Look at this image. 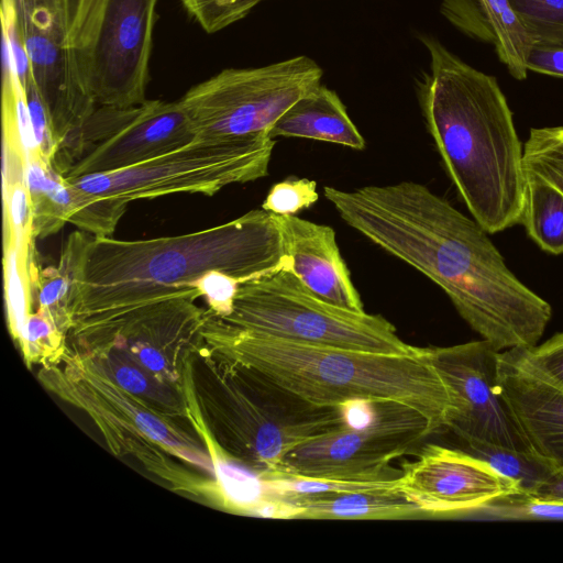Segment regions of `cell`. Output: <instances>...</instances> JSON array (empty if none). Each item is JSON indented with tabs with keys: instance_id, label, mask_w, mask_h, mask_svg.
I'll use <instances>...</instances> for the list:
<instances>
[{
	"instance_id": "1",
	"label": "cell",
	"mask_w": 563,
	"mask_h": 563,
	"mask_svg": "<svg viewBox=\"0 0 563 563\" xmlns=\"http://www.w3.org/2000/svg\"><path fill=\"white\" fill-rule=\"evenodd\" d=\"M323 195L344 222L439 286L496 350L531 347L550 303L507 266L488 232L427 186L404 180Z\"/></svg>"
},
{
	"instance_id": "2",
	"label": "cell",
	"mask_w": 563,
	"mask_h": 563,
	"mask_svg": "<svg viewBox=\"0 0 563 563\" xmlns=\"http://www.w3.org/2000/svg\"><path fill=\"white\" fill-rule=\"evenodd\" d=\"M283 267L291 268V258L279 217L264 209L197 232L150 240L86 232L71 329L175 297L197 299L212 272L244 283Z\"/></svg>"
},
{
	"instance_id": "3",
	"label": "cell",
	"mask_w": 563,
	"mask_h": 563,
	"mask_svg": "<svg viewBox=\"0 0 563 563\" xmlns=\"http://www.w3.org/2000/svg\"><path fill=\"white\" fill-rule=\"evenodd\" d=\"M430 56L417 80L427 129L472 218L488 233L520 222L526 192L523 145L495 77L419 34Z\"/></svg>"
},
{
	"instance_id": "4",
	"label": "cell",
	"mask_w": 563,
	"mask_h": 563,
	"mask_svg": "<svg viewBox=\"0 0 563 563\" xmlns=\"http://www.w3.org/2000/svg\"><path fill=\"white\" fill-rule=\"evenodd\" d=\"M203 340L218 356L249 365L307 401L340 407L396 401L446 428L451 399L429 349L386 354L296 343L232 327L208 311Z\"/></svg>"
},
{
	"instance_id": "5",
	"label": "cell",
	"mask_w": 563,
	"mask_h": 563,
	"mask_svg": "<svg viewBox=\"0 0 563 563\" xmlns=\"http://www.w3.org/2000/svg\"><path fill=\"white\" fill-rule=\"evenodd\" d=\"M218 420L224 453L260 477L282 473L302 443L349 424L344 406H318L262 372L222 357Z\"/></svg>"
},
{
	"instance_id": "6",
	"label": "cell",
	"mask_w": 563,
	"mask_h": 563,
	"mask_svg": "<svg viewBox=\"0 0 563 563\" xmlns=\"http://www.w3.org/2000/svg\"><path fill=\"white\" fill-rule=\"evenodd\" d=\"M218 318L247 332L301 344L386 354H412L421 349L402 341L379 314L320 299L290 267L240 284L231 312Z\"/></svg>"
},
{
	"instance_id": "7",
	"label": "cell",
	"mask_w": 563,
	"mask_h": 563,
	"mask_svg": "<svg viewBox=\"0 0 563 563\" xmlns=\"http://www.w3.org/2000/svg\"><path fill=\"white\" fill-rule=\"evenodd\" d=\"M323 70L298 55L261 67L225 68L192 86L178 101L195 140L269 141L276 121L321 85Z\"/></svg>"
},
{
	"instance_id": "8",
	"label": "cell",
	"mask_w": 563,
	"mask_h": 563,
	"mask_svg": "<svg viewBox=\"0 0 563 563\" xmlns=\"http://www.w3.org/2000/svg\"><path fill=\"white\" fill-rule=\"evenodd\" d=\"M275 140L200 141L122 169L68 179L102 198L130 202L172 194L212 196L268 175Z\"/></svg>"
},
{
	"instance_id": "9",
	"label": "cell",
	"mask_w": 563,
	"mask_h": 563,
	"mask_svg": "<svg viewBox=\"0 0 563 563\" xmlns=\"http://www.w3.org/2000/svg\"><path fill=\"white\" fill-rule=\"evenodd\" d=\"M9 1L57 144L54 157L70 162L81 128L97 107L82 86L73 46L77 0Z\"/></svg>"
},
{
	"instance_id": "10",
	"label": "cell",
	"mask_w": 563,
	"mask_h": 563,
	"mask_svg": "<svg viewBox=\"0 0 563 563\" xmlns=\"http://www.w3.org/2000/svg\"><path fill=\"white\" fill-rule=\"evenodd\" d=\"M435 432L416 409L396 401H374L360 423H349L289 452L279 474L325 479L391 478L390 462Z\"/></svg>"
},
{
	"instance_id": "11",
	"label": "cell",
	"mask_w": 563,
	"mask_h": 563,
	"mask_svg": "<svg viewBox=\"0 0 563 563\" xmlns=\"http://www.w3.org/2000/svg\"><path fill=\"white\" fill-rule=\"evenodd\" d=\"M158 1H102L95 26L76 56L82 86L97 106L131 108L147 100Z\"/></svg>"
},
{
	"instance_id": "12",
	"label": "cell",
	"mask_w": 563,
	"mask_h": 563,
	"mask_svg": "<svg viewBox=\"0 0 563 563\" xmlns=\"http://www.w3.org/2000/svg\"><path fill=\"white\" fill-rule=\"evenodd\" d=\"M428 349L451 399L446 429L464 443L532 451L499 389L500 351L486 340Z\"/></svg>"
},
{
	"instance_id": "13",
	"label": "cell",
	"mask_w": 563,
	"mask_h": 563,
	"mask_svg": "<svg viewBox=\"0 0 563 563\" xmlns=\"http://www.w3.org/2000/svg\"><path fill=\"white\" fill-rule=\"evenodd\" d=\"M398 490L424 515H471L488 503L521 492L518 483L467 451L428 444L405 465Z\"/></svg>"
},
{
	"instance_id": "14",
	"label": "cell",
	"mask_w": 563,
	"mask_h": 563,
	"mask_svg": "<svg viewBox=\"0 0 563 563\" xmlns=\"http://www.w3.org/2000/svg\"><path fill=\"white\" fill-rule=\"evenodd\" d=\"M179 101L146 100L108 137L92 145L65 175L75 178L134 166L194 141Z\"/></svg>"
},
{
	"instance_id": "15",
	"label": "cell",
	"mask_w": 563,
	"mask_h": 563,
	"mask_svg": "<svg viewBox=\"0 0 563 563\" xmlns=\"http://www.w3.org/2000/svg\"><path fill=\"white\" fill-rule=\"evenodd\" d=\"M24 175L34 238L55 234L67 222L95 236H111L126 210L124 201L79 189L38 155L25 159Z\"/></svg>"
},
{
	"instance_id": "16",
	"label": "cell",
	"mask_w": 563,
	"mask_h": 563,
	"mask_svg": "<svg viewBox=\"0 0 563 563\" xmlns=\"http://www.w3.org/2000/svg\"><path fill=\"white\" fill-rule=\"evenodd\" d=\"M498 383L530 449L563 465V389L533 373L514 349L499 353Z\"/></svg>"
},
{
	"instance_id": "17",
	"label": "cell",
	"mask_w": 563,
	"mask_h": 563,
	"mask_svg": "<svg viewBox=\"0 0 563 563\" xmlns=\"http://www.w3.org/2000/svg\"><path fill=\"white\" fill-rule=\"evenodd\" d=\"M291 272L317 297L363 312L360 294L341 255L333 228L297 216H278Z\"/></svg>"
},
{
	"instance_id": "18",
	"label": "cell",
	"mask_w": 563,
	"mask_h": 563,
	"mask_svg": "<svg viewBox=\"0 0 563 563\" xmlns=\"http://www.w3.org/2000/svg\"><path fill=\"white\" fill-rule=\"evenodd\" d=\"M440 12L466 36L493 45L511 76L526 79L533 42L509 0H440Z\"/></svg>"
},
{
	"instance_id": "19",
	"label": "cell",
	"mask_w": 563,
	"mask_h": 563,
	"mask_svg": "<svg viewBox=\"0 0 563 563\" xmlns=\"http://www.w3.org/2000/svg\"><path fill=\"white\" fill-rule=\"evenodd\" d=\"M275 499V518L390 520L421 510L397 488L307 494Z\"/></svg>"
},
{
	"instance_id": "20",
	"label": "cell",
	"mask_w": 563,
	"mask_h": 563,
	"mask_svg": "<svg viewBox=\"0 0 563 563\" xmlns=\"http://www.w3.org/2000/svg\"><path fill=\"white\" fill-rule=\"evenodd\" d=\"M271 136L324 141L356 151L366 146L341 98L322 84L298 99L276 121Z\"/></svg>"
},
{
	"instance_id": "21",
	"label": "cell",
	"mask_w": 563,
	"mask_h": 563,
	"mask_svg": "<svg viewBox=\"0 0 563 563\" xmlns=\"http://www.w3.org/2000/svg\"><path fill=\"white\" fill-rule=\"evenodd\" d=\"M520 222L529 238L551 254H563V192L540 176L526 172Z\"/></svg>"
},
{
	"instance_id": "22",
	"label": "cell",
	"mask_w": 563,
	"mask_h": 563,
	"mask_svg": "<svg viewBox=\"0 0 563 563\" xmlns=\"http://www.w3.org/2000/svg\"><path fill=\"white\" fill-rule=\"evenodd\" d=\"M466 451L489 463L499 474L516 481L523 493H532L556 467L533 451L515 450L487 442H465Z\"/></svg>"
},
{
	"instance_id": "23",
	"label": "cell",
	"mask_w": 563,
	"mask_h": 563,
	"mask_svg": "<svg viewBox=\"0 0 563 563\" xmlns=\"http://www.w3.org/2000/svg\"><path fill=\"white\" fill-rule=\"evenodd\" d=\"M525 170L563 192V125L533 128L523 144Z\"/></svg>"
},
{
	"instance_id": "24",
	"label": "cell",
	"mask_w": 563,
	"mask_h": 563,
	"mask_svg": "<svg viewBox=\"0 0 563 563\" xmlns=\"http://www.w3.org/2000/svg\"><path fill=\"white\" fill-rule=\"evenodd\" d=\"M538 47H563V0H509Z\"/></svg>"
},
{
	"instance_id": "25",
	"label": "cell",
	"mask_w": 563,
	"mask_h": 563,
	"mask_svg": "<svg viewBox=\"0 0 563 563\" xmlns=\"http://www.w3.org/2000/svg\"><path fill=\"white\" fill-rule=\"evenodd\" d=\"M471 515L488 520L563 521V500L542 499L519 492L499 497Z\"/></svg>"
},
{
	"instance_id": "26",
	"label": "cell",
	"mask_w": 563,
	"mask_h": 563,
	"mask_svg": "<svg viewBox=\"0 0 563 563\" xmlns=\"http://www.w3.org/2000/svg\"><path fill=\"white\" fill-rule=\"evenodd\" d=\"M3 263L9 328L19 341L31 312L30 279L21 269L19 253L12 242H4Z\"/></svg>"
},
{
	"instance_id": "27",
	"label": "cell",
	"mask_w": 563,
	"mask_h": 563,
	"mask_svg": "<svg viewBox=\"0 0 563 563\" xmlns=\"http://www.w3.org/2000/svg\"><path fill=\"white\" fill-rule=\"evenodd\" d=\"M188 15L209 34L245 18L265 0H180Z\"/></svg>"
},
{
	"instance_id": "28",
	"label": "cell",
	"mask_w": 563,
	"mask_h": 563,
	"mask_svg": "<svg viewBox=\"0 0 563 563\" xmlns=\"http://www.w3.org/2000/svg\"><path fill=\"white\" fill-rule=\"evenodd\" d=\"M27 363L63 354L64 332L44 312H30L18 341Z\"/></svg>"
},
{
	"instance_id": "29",
	"label": "cell",
	"mask_w": 563,
	"mask_h": 563,
	"mask_svg": "<svg viewBox=\"0 0 563 563\" xmlns=\"http://www.w3.org/2000/svg\"><path fill=\"white\" fill-rule=\"evenodd\" d=\"M318 198L314 180L290 177L272 186L262 209L277 216H294L312 206Z\"/></svg>"
},
{
	"instance_id": "30",
	"label": "cell",
	"mask_w": 563,
	"mask_h": 563,
	"mask_svg": "<svg viewBox=\"0 0 563 563\" xmlns=\"http://www.w3.org/2000/svg\"><path fill=\"white\" fill-rule=\"evenodd\" d=\"M514 350L533 373L563 389V332L540 345Z\"/></svg>"
},
{
	"instance_id": "31",
	"label": "cell",
	"mask_w": 563,
	"mask_h": 563,
	"mask_svg": "<svg viewBox=\"0 0 563 563\" xmlns=\"http://www.w3.org/2000/svg\"><path fill=\"white\" fill-rule=\"evenodd\" d=\"M23 90L38 156L52 164L57 152V144L46 108L33 78L26 82Z\"/></svg>"
},
{
	"instance_id": "32",
	"label": "cell",
	"mask_w": 563,
	"mask_h": 563,
	"mask_svg": "<svg viewBox=\"0 0 563 563\" xmlns=\"http://www.w3.org/2000/svg\"><path fill=\"white\" fill-rule=\"evenodd\" d=\"M102 1L103 0H77L71 33L76 55L86 44L95 26Z\"/></svg>"
},
{
	"instance_id": "33",
	"label": "cell",
	"mask_w": 563,
	"mask_h": 563,
	"mask_svg": "<svg viewBox=\"0 0 563 563\" xmlns=\"http://www.w3.org/2000/svg\"><path fill=\"white\" fill-rule=\"evenodd\" d=\"M528 69L563 77V47L533 46L528 57Z\"/></svg>"
},
{
	"instance_id": "34",
	"label": "cell",
	"mask_w": 563,
	"mask_h": 563,
	"mask_svg": "<svg viewBox=\"0 0 563 563\" xmlns=\"http://www.w3.org/2000/svg\"><path fill=\"white\" fill-rule=\"evenodd\" d=\"M528 494L542 499L563 500V465L556 466L545 481Z\"/></svg>"
},
{
	"instance_id": "35",
	"label": "cell",
	"mask_w": 563,
	"mask_h": 563,
	"mask_svg": "<svg viewBox=\"0 0 563 563\" xmlns=\"http://www.w3.org/2000/svg\"><path fill=\"white\" fill-rule=\"evenodd\" d=\"M115 379L119 386H121L125 391L132 394H141L147 387L146 379L143 374L126 365H121L117 368Z\"/></svg>"
}]
</instances>
